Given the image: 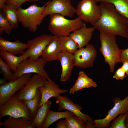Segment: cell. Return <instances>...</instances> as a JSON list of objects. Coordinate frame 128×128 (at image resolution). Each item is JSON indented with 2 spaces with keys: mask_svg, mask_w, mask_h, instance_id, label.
I'll list each match as a JSON object with an SVG mask.
<instances>
[{
  "mask_svg": "<svg viewBox=\"0 0 128 128\" xmlns=\"http://www.w3.org/2000/svg\"><path fill=\"white\" fill-rule=\"evenodd\" d=\"M51 104V102L48 101L39 108L32 121V125L34 128H41L47 118Z\"/></svg>",
  "mask_w": 128,
  "mask_h": 128,
  "instance_id": "obj_22",
  "label": "cell"
},
{
  "mask_svg": "<svg viewBox=\"0 0 128 128\" xmlns=\"http://www.w3.org/2000/svg\"><path fill=\"white\" fill-rule=\"evenodd\" d=\"M120 62L126 61L128 62V48L121 50L120 55Z\"/></svg>",
  "mask_w": 128,
  "mask_h": 128,
  "instance_id": "obj_35",
  "label": "cell"
},
{
  "mask_svg": "<svg viewBox=\"0 0 128 128\" xmlns=\"http://www.w3.org/2000/svg\"><path fill=\"white\" fill-rule=\"evenodd\" d=\"M100 19L92 25L100 32L128 39V19L120 13L112 3L101 2Z\"/></svg>",
  "mask_w": 128,
  "mask_h": 128,
  "instance_id": "obj_1",
  "label": "cell"
},
{
  "mask_svg": "<svg viewBox=\"0 0 128 128\" xmlns=\"http://www.w3.org/2000/svg\"><path fill=\"white\" fill-rule=\"evenodd\" d=\"M55 128H66L64 120H61L58 122L56 123Z\"/></svg>",
  "mask_w": 128,
  "mask_h": 128,
  "instance_id": "obj_37",
  "label": "cell"
},
{
  "mask_svg": "<svg viewBox=\"0 0 128 128\" xmlns=\"http://www.w3.org/2000/svg\"><path fill=\"white\" fill-rule=\"evenodd\" d=\"M40 1L38 0H9L6 3H12L16 6L17 9L21 7V5L27 2Z\"/></svg>",
  "mask_w": 128,
  "mask_h": 128,
  "instance_id": "obj_34",
  "label": "cell"
},
{
  "mask_svg": "<svg viewBox=\"0 0 128 128\" xmlns=\"http://www.w3.org/2000/svg\"><path fill=\"white\" fill-rule=\"evenodd\" d=\"M128 112L120 114L114 119L111 122L110 128H127L125 123L126 117Z\"/></svg>",
  "mask_w": 128,
  "mask_h": 128,
  "instance_id": "obj_31",
  "label": "cell"
},
{
  "mask_svg": "<svg viewBox=\"0 0 128 128\" xmlns=\"http://www.w3.org/2000/svg\"><path fill=\"white\" fill-rule=\"evenodd\" d=\"M7 80L4 78H0V85H4L7 82Z\"/></svg>",
  "mask_w": 128,
  "mask_h": 128,
  "instance_id": "obj_40",
  "label": "cell"
},
{
  "mask_svg": "<svg viewBox=\"0 0 128 128\" xmlns=\"http://www.w3.org/2000/svg\"><path fill=\"white\" fill-rule=\"evenodd\" d=\"M27 43L17 40L13 42L5 39L0 37V50H4L14 55L22 54L27 49Z\"/></svg>",
  "mask_w": 128,
  "mask_h": 128,
  "instance_id": "obj_19",
  "label": "cell"
},
{
  "mask_svg": "<svg viewBox=\"0 0 128 128\" xmlns=\"http://www.w3.org/2000/svg\"><path fill=\"white\" fill-rule=\"evenodd\" d=\"M99 37L101 45L100 52L104 57L105 62L108 64L110 72H113L116 64L120 62L121 50L116 43V36L100 32Z\"/></svg>",
  "mask_w": 128,
  "mask_h": 128,
  "instance_id": "obj_4",
  "label": "cell"
},
{
  "mask_svg": "<svg viewBox=\"0 0 128 128\" xmlns=\"http://www.w3.org/2000/svg\"><path fill=\"white\" fill-rule=\"evenodd\" d=\"M0 125L4 128H34L32 120L23 117L15 118L9 116L3 122H0Z\"/></svg>",
  "mask_w": 128,
  "mask_h": 128,
  "instance_id": "obj_21",
  "label": "cell"
},
{
  "mask_svg": "<svg viewBox=\"0 0 128 128\" xmlns=\"http://www.w3.org/2000/svg\"><path fill=\"white\" fill-rule=\"evenodd\" d=\"M122 63L123 64L121 67L124 71L126 75L128 76V62L125 61Z\"/></svg>",
  "mask_w": 128,
  "mask_h": 128,
  "instance_id": "obj_38",
  "label": "cell"
},
{
  "mask_svg": "<svg viewBox=\"0 0 128 128\" xmlns=\"http://www.w3.org/2000/svg\"><path fill=\"white\" fill-rule=\"evenodd\" d=\"M17 9L15 5L9 3L6 4L2 9L1 11L13 29H16L18 26L16 13Z\"/></svg>",
  "mask_w": 128,
  "mask_h": 128,
  "instance_id": "obj_23",
  "label": "cell"
},
{
  "mask_svg": "<svg viewBox=\"0 0 128 128\" xmlns=\"http://www.w3.org/2000/svg\"><path fill=\"white\" fill-rule=\"evenodd\" d=\"M38 88L41 94V100L39 108L51 98L55 97L69 91L67 90L59 88V86L50 78L47 80L45 86H41Z\"/></svg>",
  "mask_w": 128,
  "mask_h": 128,
  "instance_id": "obj_15",
  "label": "cell"
},
{
  "mask_svg": "<svg viewBox=\"0 0 128 128\" xmlns=\"http://www.w3.org/2000/svg\"><path fill=\"white\" fill-rule=\"evenodd\" d=\"M85 122L86 128H95V124L94 120H87Z\"/></svg>",
  "mask_w": 128,
  "mask_h": 128,
  "instance_id": "obj_36",
  "label": "cell"
},
{
  "mask_svg": "<svg viewBox=\"0 0 128 128\" xmlns=\"http://www.w3.org/2000/svg\"><path fill=\"white\" fill-rule=\"evenodd\" d=\"M66 128H86L85 122L75 116L65 118Z\"/></svg>",
  "mask_w": 128,
  "mask_h": 128,
  "instance_id": "obj_29",
  "label": "cell"
},
{
  "mask_svg": "<svg viewBox=\"0 0 128 128\" xmlns=\"http://www.w3.org/2000/svg\"><path fill=\"white\" fill-rule=\"evenodd\" d=\"M47 3L42 7L33 4L27 8L24 9L21 7L17 9L16 13L18 22L23 27L31 32H36L46 16L42 14Z\"/></svg>",
  "mask_w": 128,
  "mask_h": 128,
  "instance_id": "obj_3",
  "label": "cell"
},
{
  "mask_svg": "<svg viewBox=\"0 0 128 128\" xmlns=\"http://www.w3.org/2000/svg\"><path fill=\"white\" fill-rule=\"evenodd\" d=\"M114 105L107 112V115L102 119H95L96 128H107L112 121L119 115L128 112V95L123 99L116 97L113 100Z\"/></svg>",
  "mask_w": 128,
  "mask_h": 128,
  "instance_id": "obj_8",
  "label": "cell"
},
{
  "mask_svg": "<svg viewBox=\"0 0 128 128\" xmlns=\"http://www.w3.org/2000/svg\"><path fill=\"white\" fill-rule=\"evenodd\" d=\"M49 18L48 30L53 35L59 37L69 36L71 32L80 29L84 23L78 17L69 20L58 14L50 15Z\"/></svg>",
  "mask_w": 128,
  "mask_h": 128,
  "instance_id": "obj_2",
  "label": "cell"
},
{
  "mask_svg": "<svg viewBox=\"0 0 128 128\" xmlns=\"http://www.w3.org/2000/svg\"><path fill=\"white\" fill-rule=\"evenodd\" d=\"M125 123L127 128H128V114L127 115L125 119Z\"/></svg>",
  "mask_w": 128,
  "mask_h": 128,
  "instance_id": "obj_41",
  "label": "cell"
},
{
  "mask_svg": "<svg viewBox=\"0 0 128 128\" xmlns=\"http://www.w3.org/2000/svg\"><path fill=\"white\" fill-rule=\"evenodd\" d=\"M95 29L93 26L87 27L84 23L80 29L73 32L69 36L78 44L80 48L89 44Z\"/></svg>",
  "mask_w": 128,
  "mask_h": 128,
  "instance_id": "obj_18",
  "label": "cell"
},
{
  "mask_svg": "<svg viewBox=\"0 0 128 128\" xmlns=\"http://www.w3.org/2000/svg\"><path fill=\"white\" fill-rule=\"evenodd\" d=\"M32 76V73L24 74L16 80L0 85V106L5 104L17 91L20 90Z\"/></svg>",
  "mask_w": 128,
  "mask_h": 128,
  "instance_id": "obj_13",
  "label": "cell"
},
{
  "mask_svg": "<svg viewBox=\"0 0 128 128\" xmlns=\"http://www.w3.org/2000/svg\"><path fill=\"white\" fill-rule=\"evenodd\" d=\"M76 12V9L72 6L71 0H52L47 3L42 14L46 16L58 14L72 18Z\"/></svg>",
  "mask_w": 128,
  "mask_h": 128,
  "instance_id": "obj_10",
  "label": "cell"
},
{
  "mask_svg": "<svg viewBox=\"0 0 128 128\" xmlns=\"http://www.w3.org/2000/svg\"><path fill=\"white\" fill-rule=\"evenodd\" d=\"M74 116L75 115L73 113L68 110L58 112L50 110L41 128H48L52 124L58 120Z\"/></svg>",
  "mask_w": 128,
  "mask_h": 128,
  "instance_id": "obj_25",
  "label": "cell"
},
{
  "mask_svg": "<svg viewBox=\"0 0 128 128\" xmlns=\"http://www.w3.org/2000/svg\"><path fill=\"white\" fill-rule=\"evenodd\" d=\"M46 62L42 58L36 60L29 58L24 60L18 65L16 71L13 74L12 81L19 78L23 75L27 73H34L46 78H50L44 67Z\"/></svg>",
  "mask_w": 128,
  "mask_h": 128,
  "instance_id": "obj_7",
  "label": "cell"
},
{
  "mask_svg": "<svg viewBox=\"0 0 128 128\" xmlns=\"http://www.w3.org/2000/svg\"><path fill=\"white\" fill-rule=\"evenodd\" d=\"M6 116L15 118L23 117L32 120L29 111L23 101L18 98L16 93L0 106V119Z\"/></svg>",
  "mask_w": 128,
  "mask_h": 128,
  "instance_id": "obj_5",
  "label": "cell"
},
{
  "mask_svg": "<svg viewBox=\"0 0 128 128\" xmlns=\"http://www.w3.org/2000/svg\"><path fill=\"white\" fill-rule=\"evenodd\" d=\"M124 71L121 67L116 70L112 77L116 80H122L127 77Z\"/></svg>",
  "mask_w": 128,
  "mask_h": 128,
  "instance_id": "obj_33",
  "label": "cell"
},
{
  "mask_svg": "<svg viewBox=\"0 0 128 128\" xmlns=\"http://www.w3.org/2000/svg\"><path fill=\"white\" fill-rule=\"evenodd\" d=\"M97 53L92 44H88L85 48H79L73 54L74 66L84 69L92 67Z\"/></svg>",
  "mask_w": 128,
  "mask_h": 128,
  "instance_id": "obj_11",
  "label": "cell"
},
{
  "mask_svg": "<svg viewBox=\"0 0 128 128\" xmlns=\"http://www.w3.org/2000/svg\"><path fill=\"white\" fill-rule=\"evenodd\" d=\"M53 36L47 34H42L33 39L29 40L27 42V47L22 55L27 59H37L41 56V53L50 41Z\"/></svg>",
  "mask_w": 128,
  "mask_h": 128,
  "instance_id": "obj_9",
  "label": "cell"
},
{
  "mask_svg": "<svg viewBox=\"0 0 128 128\" xmlns=\"http://www.w3.org/2000/svg\"><path fill=\"white\" fill-rule=\"evenodd\" d=\"M0 69L4 78L7 80L12 81L13 74L11 72V69L8 64L0 57Z\"/></svg>",
  "mask_w": 128,
  "mask_h": 128,
  "instance_id": "obj_32",
  "label": "cell"
},
{
  "mask_svg": "<svg viewBox=\"0 0 128 128\" xmlns=\"http://www.w3.org/2000/svg\"><path fill=\"white\" fill-rule=\"evenodd\" d=\"M9 0H0V9H2Z\"/></svg>",
  "mask_w": 128,
  "mask_h": 128,
  "instance_id": "obj_39",
  "label": "cell"
},
{
  "mask_svg": "<svg viewBox=\"0 0 128 128\" xmlns=\"http://www.w3.org/2000/svg\"><path fill=\"white\" fill-rule=\"evenodd\" d=\"M59 38L62 51L73 54L79 48L78 44L69 36L62 37Z\"/></svg>",
  "mask_w": 128,
  "mask_h": 128,
  "instance_id": "obj_27",
  "label": "cell"
},
{
  "mask_svg": "<svg viewBox=\"0 0 128 128\" xmlns=\"http://www.w3.org/2000/svg\"><path fill=\"white\" fill-rule=\"evenodd\" d=\"M58 59L60 62L61 67L60 80L62 82H65L70 78L72 69L74 66L73 55L62 51Z\"/></svg>",
  "mask_w": 128,
  "mask_h": 128,
  "instance_id": "obj_16",
  "label": "cell"
},
{
  "mask_svg": "<svg viewBox=\"0 0 128 128\" xmlns=\"http://www.w3.org/2000/svg\"><path fill=\"white\" fill-rule=\"evenodd\" d=\"M41 98V93L38 88L36 94L34 97L29 100H23L30 113L32 121L39 109Z\"/></svg>",
  "mask_w": 128,
  "mask_h": 128,
  "instance_id": "obj_26",
  "label": "cell"
},
{
  "mask_svg": "<svg viewBox=\"0 0 128 128\" xmlns=\"http://www.w3.org/2000/svg\"><path fill=\"white\" fill-rule=\"evenodd\" d=\"M56 102L58 104V110L61 111L65 110L73 113L75 116L79 117L85 122L87 120H92L89 115L84 114L81 111L82 110V106L77 103H74L68 97L60 95L55 97Z\"/></svg>",
  "mask_w": 128,
  "mask_h": 128,
  "instance_id": "obj_14",
  "label": "cell"
},
{
  "mask_svg": "<svg viewBox=\"0 0 128 128\" xmlns=\"http://www.w3.org/2000/svg\"><path fill=\"white\" fill-rule=\"evenodd\" d=\"M47 79L35 73L27 81L25 85L16 93L18 98L21 100L31 99L36 95L37 89L45 85Z\"/></svg>",
  "mask_w": 128,
  "mask_h": 128,
  "instance_id": "obj_12",
  "label": "cell"
},
{
  "mask_svg": "<svg viewBox=\"0 0 128 128\" xmlns=\"http://www.w3.org/2000/svg\"><path fill=\"white\" fill-rule=\"evenodd\" d=\"M13 27L6 18L4 14L1 11L0 12V35L3 32L9 35L12 32Z\"/></svg>",
  "mask_w": 128,
  "mask_h": 128,
  "instance_id": "obj_30",
  "label": "cell"
},
{
  "mask_svg": "<svg viewBox=\"0 0 128 128\" xmlns=\"http://www.w3.org/2000/svg\"><path fill=\"white\" fill-rule=\"evenodd\" d=\"M76 13L84 22L91 24L100 18L101 11L95 0H82L77 5Z\"/></svg>",
  "mask_w": 128,
  "mask_h": 128,
  "instance_id": "obj_6",
  "label": "cell"
},
{
  "mask_svg": "<svg viewBox=\"0 0 128 128\" xmlns=\"http://www.w3.org/2000/svg\"><path fill=\"white\" fill-rule=\"evenodd\" d=\"M97 83L89 77L83 71H80L78 76L75 84L70 89L69 93L74 94L75 92L85 88L97 87Z\"/></svg>",
  "mask_w": 128,
  "mask_h": 128,
  "instance_id": "obj_20",
  "label": "cell"
},
{
  "mask_svg": "<svg viewBox=\"0 0 128 128\" xmlns=\"http://www.w3.org/2000/svg\"><path fill=\"white\" fill-rule=\"evenodd\" d=\"M0 57L8 64L11 70L14 73L20 63L27 59L23 55L16 56L6 51L0 50Z\"/></svg>",
  "mask_w": 128,
  "mask_h": 128,
  "instance_id": "obj_24",
  "label": "cell"
},
{
  "mask_svg": "<svg viewBox=\"0 0 128 128\" xmlns=\"http://www.w3.org/2000/svg\"><path fill=\"white\" fill-rule=\"evenodd\" d=\"M97 3L108 2L112 4L117 10L128 19V0H95Z\"/></svg>",
  "mask_w": 128,
  "mask_h": 128,
  "instance_id": "obj_28",
  "label": "cell"
},
{
  "mask_svg": "<svg viewBox=\"0 0 128 128\" xmlns=\"http://www.w3.org/2000/svg\"><path fill=\"white\" fill-rule=\"evenodd\" d=\"M61 51L60 38L53 35L42 52L41 56L46 62L53 61L58 59Z\"/></svg>",
  "mask_w": 128,
  "mask_h": 128,
  "instance_id": "obj_17",
  "label": "cell"
}]
</instances>
